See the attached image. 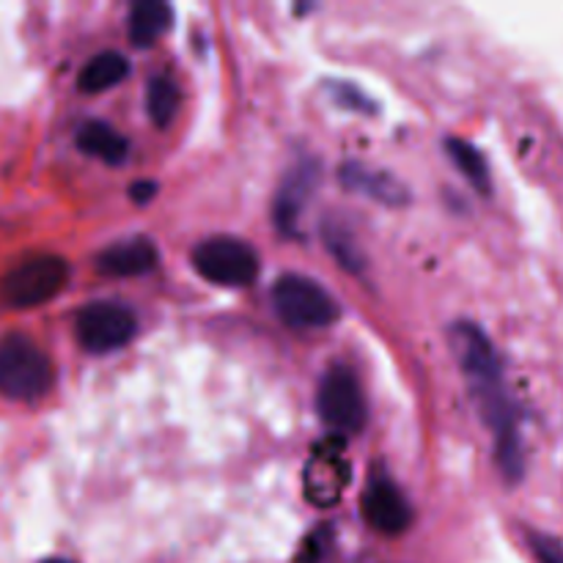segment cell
Listing matches in <instances>:
<instances>
[{
	"label": "cell",
	"mask_w": 563,
	"mask_h": 563,
	"mask_svg": "<svg viewBox=\"0 0 563 563\" xmlns=\"http://www.w3.org/2000/svg\"><path fill=\"white\" fill-rule=\"evenodd\" d=\"M137 330L135 313L121 302H91L82 308L75 322V333L80 346L93 355L115 352L132 341Z\"/></svg>",
	"instance_id": "52a82bcc"
},
{
	"label": "cell",
	"mask_w": 563,
	"mask_h": 563,
	"mask_svg": "<svg viewBox=\"0 0 563 563\" xmlns=\"http://www.w3.org/2000/svg\"><path fill=\"white\" fill-rule=\"evenodd\" d=\"M77 146L91 157L102 159L104 165H121L130 152V143L121 135L115 126L104 124V121H86L77 132Z\"/></svg>",
	"instance_id": "8fae6325"
},
{
	"label": "cell",
	"mask_w": 563,
	"mask_h": 563,
	"mask_svg": "<svg viewBox=\"0 0 563 563\" xmlns=\"http://www.w3.org/2000/svg\"><path fill=\"white\" fill-rule=\"evenodd\" d=\"M44 563H69V561H60V559H53V561H44Z\"/></svg>",
	"instance_id": "ffe728a7"
},
{
	"label": "cell",
	"mask_w": 563,
	"mask_h": 563,
	"mask_svg": "<svg viewBox=\"0 0 563 563\" xmlns=\"http://www.w3.org/2000/svg\"><path fill=\"white\" fill-rule=\"evenodd\" d=\"M69 284V264L60 256H33L16 264L0 280V300L9 308H36L49 302Z\"/></svg>",
	"instance_id": "277c9868"
},
{
	"label": "cell",
	"mask_w": 563,
	"mask_h": 563,
	"mask_svg": "<svg viewBox=\"0 0 563 563\" xmlns=\"http://www.w3.org/2000/svg\"><path fill=\"white\" fill-rule=\"evenodd\" d=\"M451 346L465 372L467 388L495 438V460L506 482L517 484L526 476L520 418L504 379V366L489 335L476 322H456L451 328Z\"/></svg>",
	"instance_id": "6da1fadb"
},
{
	"label": "cell",
	"mask_w": 563,
	"mask_h": 563,
	"mask_svg": "<svg viewBox=\"0 0 563 563\" xmlns=\"http://www.w3.org/2000/svg\"><path fill=\"white\" fill-rule=\"evenodd\" d=\"M55 383L47 352L22 333L0 335V396L11 401H38Z\"/></svg>",
	"instance_id": "7a4b0ae2"
},
{
	"label": "cell",
	"mask_w": 563,
	"mask_h": 563,
	"mask_svg": "<svg viewBox=\"0 0 563 563\" xmlns=\"http://www.w3.org/2000/svg\"><path fill=\"white\" fill-rule=\"evenodd\" d=\"M528 539H531V550L539 563H563V544L559 539L542 531H531Z\"/></svg>",
	"instance_id": "ac0fdd59"
},
{
	"label": "cell",
	"mask_w": 563,
	"mask_h": 563,
	"mask_svg": "<svg viewBox=\"0 0 563 563\" xmlns=\"http://www.w3.org/2000/svg\"><path fill=\"white\" fill-rule=\"evenodd\" d=\"M192 267L209 284L247 286L258 275V256L245 240L209 236L192 251Z\"/></svg>",
	"instance_id": "5b68a950"
},
{
	"label": "cell",
	"mask_w": 563,
	"mask_h": 563,
	"mask_svg": "<svg viewBox=\"0 0 563 563\" xmlns=\"http://www.w3.org/2000/svg\"><path fill=\"white\" fill-rule=\"evenodd\" d=\"M363 517L374 531L385 533V537H399L410 526L412 511L405 493L388 478H379L363 495Z\"/></svg>",
	"instance_id": "ba28073f"
},
{
	"label": "cell",
	"mask_w": 563,
	"mask_h": 563,
	"mask_svg": "<svg viewBox=\"0 0 563 563\" xmlns=\"http://www.w3.org/2000/svg\"><path fill=\"white\" fill-rule=\"evenodd\" d=\"M445 152H449L451 163L462 170V176L471 181L473 190H478L482 196L493 192V176H489L487 157L473 143L462 141V137H449L445 141Z\"/></svg>",
	"instance_id": "5bb4252c"
},
{
	"label": "cell",
	"mask_w": 563,
	"mask_h": 563,
	"mask_svg": "<svg viewBox=\"0 0 563 563\" xmlns=\"http://www.w3.org/2000/svg\"><path fill=\"white\" fill-rule=\"evenodd\" d=\"M341 181H344L350 190L366 192V196L377 198V201L388 203V207H401V203L410 201V192L394 176L383 174V170L366 168L361 163H346L341 168Z\"/></svg>",
	"instance_id": "30bf717a"
},
{
	"label": "cell",
	"mask_w": 563,
	"mask_h": 563,
	"mask_svg": "<svg viewBox=\"0 0 563 563\" xmlns=\"http://www.w3.org/2000/svg\"><path fill=\"white\" fill-rule=\"evenodd\" d=\"M317 410L322 423H328L333 432L355 434L366 427V399L350 368L335 366L324 374L319 385Z\"/></svg>",
	"instance_id": "8992f818"
},
{
	"label": "cell",
	"mask_w": 563,
	"mask_h": 563,
	"mask_svg": "<svg viewBox=\"0 0 563 563\" xmlns=\"http://www.w3.org/2000/svg\"><path fill=\"white\" fill-rule=\"evenodd\" d=\"M130 75V60L119 53V49H104V53L93 55L86 66H82L77 86L86 93H102L108 88L119 86L124 77Z\"/></svg>",
	"instance_id": "4fadbf2b"
},
{
	"label": "cell",
	"mask_w": 563,
	"mask_h": 563,
	"mask_svg": "<svg viewBox=\"0 0 563 563\" xmlns=\"http://www.w3.org/2000/svg\"><path fill=\"white\" fill-rule=\"evenodd\" d=\"M159 253L152 240L146 236H135V240L115 242L108 251L97 256V269L113 278H135V275H146L157 267Z\"/></svg>",
	"instance_id": "9c48e42d"
},
{
	"label": "cell",
	"mask_w": 563,
	"mask_h": 563,
	"mask_svg": "<svg viewBox=\"0 0 563 563\" xmlns=\"http://www.w3.org/2000/svg\"><path fill=\"white\" fill-rule=\"evenodd\" d=\"M179 88H176V82L170 77L157 75L148 82L146 113L154 121V126H159V130L170 126V121L176 119V110H179Z\"/></svg>",
	"instance_id": "9a60e30c"
},
{
	"label": "cell",
	"mask_w": 563,
	"mask_h": 563,
	"mask_svg": "<svg viewBox=\"0 0 563 563\" xmlns=\"http://www.w3.org/2000/svg\"><path fill=\"white\" fill-rule=\"evenodd\" d=\"M308 181H311V174H302V179H300V174H297L295 179H291L289 185L280 190V196H278V225L280 229L289 231V225L295 223L297 214H300Z\"/></svg>",
	"instance_id": "2e32d148"
},
{
	"label": "cell",
	"mask_w": 563,
	"mask_h": 563,
	"mask_svg": "<svg viewBox=\"0 0 563 563\" xmlns=\"http://www.w3.org/2000/svg\"><path fill=\"white\" fill-rule=\"evenodd\" d=\"M273 308L284 324L295 330L330 328L341 317L339 302L308 275H280L273 286Z\"/></svg>",
	"instance_id": "3957f363"
},
{
	"label": "cell",
	"mask_w": 563,
	"mask_h": 563,
	"mask_svg": "<svg viewBox=\"0 0 563 563\" xmlns=\"http://www.w3.org/2000/svg\"><path fill=\"white\" fill-rule=\"evenodd\" d=\"M170 25H174V9L168 3L141 0L130 11V42L135 47H148L159 36H165Z\"/></svg>",
	"instance_id": "7c38bea8"
},
{
	"label": "cell",
	"mask_w": 563,
	"mask_h": 563,
	"mask_svg": "<svg viewBox=\"0 0 563 563\" xmlns=\"http://www.w3.org/2000/svg\"><path fill=\"white\" fill-rule=\"evenodd\" d=\"M152 196H154V185H148V181H141V185L132 187V198H135L137 203L152 201Z\"/></svg>",
	"instance_id": "d6986e66"
},
{
	"label": "cell",
	"mask_w": 563,
	"mask_h": 563,
	"mask_svg": "<svg viewBox=\"0 0 563 563\" xmlns=\"http://www.w3.org/2000/svg\"><path fill=\"white\" fill-rule=\"evenodd\" d=\"M324 236H328L330 251H333V256L339 258L341 267L357 273V269H361V256H357V251H355V245H352L350 236H346L344 231H335V229L324 231Z\"/></svg>",
	"instance_id": "e0dca14e"
}]
</instances>
